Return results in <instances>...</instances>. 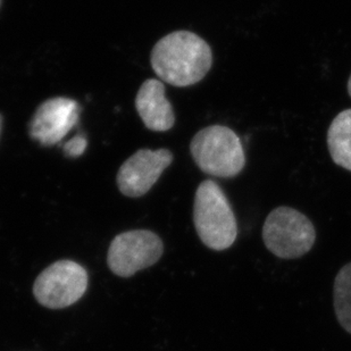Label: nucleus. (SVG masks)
<instances>
[{"label":"nucleus","instance_id":"7ed1b4c3","mask_svg":"<svg viewBox=\"0 0 351 351\" xmlns=\"http://www.w3.org/2000/svg\"><path fill=\"white\" fill-rule=\"evenodd\" d=\"M193 160L208 176H238L245 166V148L238 134L224 125H210L195 133L190 143Z\"/></svg>","mask_w":351,"mask_h":351},{"label":"nucleus","instance_id":"9b49d317","mask_svg":"<svg viewBox=\"0 0 351 351\" xmlns=\"http://www.w3.org/2000/svg\"><path fill=\"white\" fill-rule=\"evenodd\" d=\"M333 302L339 323L351 335V263L335 276Z\"/></svg>","mask_w":351,"mask_h":351},{"label":"nucleus","instance_id":"2eb2a0df","mask_svg":"<svg viewBox=\"0 0 351 351\" xmlns=\"http://www.w3.org/2000/svg\"><path fill=\"white\" fill-rule=\"evenodd\" d=\"M0 5H1V0H0Z\"/></svg>","mask_w":351,"mask_h":351},{"label":"nucleus","instance_id":"6e6552de","mask_svg":"<svg viewBox=\"0 0 351 351\" xmlns=\"http://www.w3.org/2000/svg\"><path fill=\"white\" fill-rule=\"evenodd\" d=\"M77 101L56 97L43 101L29 124V133L41 146H55L69 134L79 122Z\"/></svg>","mask_w":351,"mask_h":351},{"label":"nucleus","instance_id":"0eeeda50","mask_svg":"<svg viewBox=\"0 0 351 351\" xmlns=\"http://www.w3.org/2000/svg\"><path fill=\"white\" fill-rule=\"evenodd\" d=\"M172 162L173 154L169 149L138 150L119 167V191L130 198L146 195Z\"/></svg>","mask_w":351,"mask_h":351},{"label":"nucleus","instance_id":"f03ea898","mask_svg":"<svg viewBox=\"0 0 351 351\" xmlns=\"http://www.w3.org/2000/svg\"><path fill=\"white\" fill-rule=\"evenodd\" d=\"M193 223L202 243L212 250H226L237 240L238 223L232 206L212 180L200 183L195 191Z\"/></svg>","mask_w":351,"mask_h":351},{"label":"nucleus","instance_id":"f257e3e1","mask_svg":"<svg viewBox=\"0 0 351 351\" xmlns=\"http://www.w3.org/2000/svg\"><path fill=\"white\" fill-rule=\"evenodd\" d=\"M152 66L164 82L179 88L193 86L208 74L212 48L190 31H176L159 40L152 51Z\"/></svg>","mask_w":351,"mask_h":351},{"label":"nucleus","instance_id":"423d86ee","mask_svg":"<svg viewBox=\"0 0 351 351\" xmlns=\"http://www.w3.org/2000/svg\"><path fill=\"white\" fill-rule=\"evenodd\" d=\"M164 252L162 240L148 230H133L114 238L107 262L110 271L121 278H130L140 269L158 262Z\"/></svg>","mask_w":351,"mask_h":351},{"label":"nucleus","instance_id":"ddd939ff","mask_svg":"<svg viewBox=\"0 0 351 351\" xmlns=\"http://www.w3.org/2000/svg\"><path fill=\"white\" fill-rule=\"evenodd\" d=\"M347 89H348L349 96L351 97V75H350V77H349V80H348V86H347Z\"/></svg>","mask_w":351,"mask_h":351},{"label":"nucleus","instance_id":"9d476101","mask_svg":"<svg viewBox=\"0 0 351 351\" xmlns=\"http://www.w3.org/2000/svg\"><path fill=\"white\" fill-rule=\"evenodd\" d=\"M328 148L332 160L351 172V108L332 121L328 130Z\"/></svg>","mask_w":351,"mask_h":351},{"label":"nucleus","instance_id":"20e7f679","mask_svg":"<svg viewBox=\"0 0 351 351\" xmlns=\"http://www.w3.org/2000/svg\"><path fill=\"white\" fill-rule=\"evenodd\" d=\"M263 240L273 255L282 259H295L312 250L316 231L312 221L291 207H278L266 217Z\"/></svg>","mask_w":351,"mask_h":351},{"label":"nucleus","instance_id":"39448f33","mask_svg":"<svg viewBox=\"0 0 351 351\" xmlns=\"http://www.w3.org/2000/svg\"><path fill=\"white\" fill-rule=\"evenodd\" d=\"M88 288V273L72 261H60L40 273L34 282L38 302L50 309L66 308L81 299Z\"/></svg>","mask_w":351,"mask_h":351},{"label":"nucleus","instance_id":"4468645a","mask_svg":"<svg viewBox=\"0 0 351 351\" xmlns=\"http://www.w3.org/2000/svg\"><path fill=\"white\" fill-rule=\"evenodd\" d=\"M1 129H3V117L0 115V133H1Z\"/></svg>","mask_w":351,"mask_h":351},{"label":"nucleus","instance_id":"1a4fd4ad","mask_svg":"<svg viewBox=\"0 0 351 351\" xmlns=\"http://www.w3.org/2000/svg\"><path fill=\"white\" fill-rule=\"evenodd\" d=\"M136 108L152 131L165 132L176 123L172 105L165 96V86L159 80L149 79L143 83L136 97Z\"/></svg>","mask_w":351,"mask_h":351},{"label":"nucleus","instance_id":"f8f14e48","mask_svg":"<svg viewBox=\"0 0 351 351\" xmlns=\"http://www.w3.org/2000/svg\"><path fill=\"white\" fill-rule=\"evenodd\" d=\"M86 139L84 136H77L69 140L66 143H64L63 152L65 156L71 157V158H77L81 156L86 148Z\"/></svg>","mask_w":351,"mask_h":351}]
</instances>
